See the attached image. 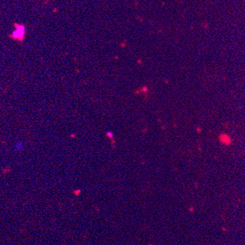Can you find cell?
I'll list each match as a JSON object with an SVG mask.
<instances>
[{
  "instance_id": "1",
  "label": "cell",
  "mask_w": 245,
  "mask_h": 245,
  "mask_svg": "<svg viewBox=\"0 0 245 245\" xmlns=\"http://www.w3.org/2000/svg\"><path fill=\"white\" fill-rule=\"evenodd\" d=\"M25 34V27L23 25H18L16 30L12 33V37L16 40H21Z\"/></svg>"
},
{
  "instance_id": "2",
  "label": "cell",
  "mask_w": 245,
  "mask_h": 245,
  "mask_svg": "<svg viewBox=\"0 0 245 245\" xmlns=\"http://www.w3.org/2000/svg\"><path fill=\"white\" fill-rule=\"evenodd\" d=\"M22 149H23V144H22V143H20V142H18L17 143H16V145L15 146V149H16V151H20V150H21Z\"/></svg>"
}]
</instances>
